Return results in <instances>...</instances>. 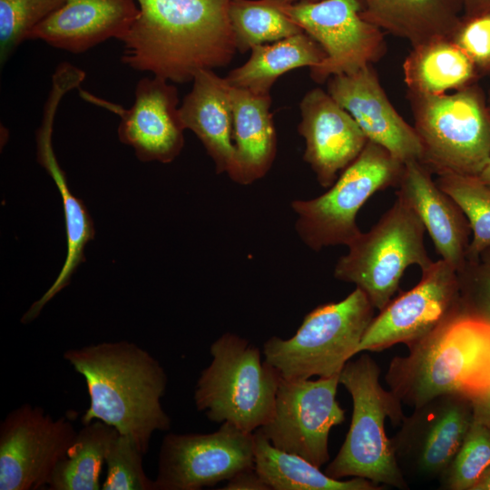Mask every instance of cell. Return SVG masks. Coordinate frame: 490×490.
<instances>
[{"instance_id": "8992f818", "label": "cell", "mask_w": 490, "mask_h": 490, "mask_svg": "<svg viewBox=\"0 0 490 490\" xmlns=\"http://www.w3.org/2000/svg\"><path fill=\"white\" fill-rule=\"evenodd\" d=\"M423 163L437 175L478 176L490 159V111L476 83L443 94L407 92Z\"/></svg>"}, {"instance_id": "83f0119b", "label": "cell", "mask_w": 490, "mask_h": 490, "mask_svg": "<svg viewBox=\"0 0 490 490\" xmlns=\"http://www.w3.org/2000/svg\"><path fill=\"white\" fill-rule=\"evenodd\" d=\"M117 434V429L101 420L83 425L65 457L56 466L47 489H102L100 475L105 454Z\"/></svg>"}, {"instance_id": "52a82bcc", "label": "cell", "mask_w": 490, "mask_h": 490, "mask_svg": "<svg viewBox=\"0 0 490 490\" xmlns=\"http://www.w3.org/2000/svg\"><path fill=\"white\" fill-rule=\"evenodd\" d=\"M375 309L356 288L344 299L322 304L308 313L293 337H271L265 341L264 359L285 379L339 375L357 355Z\"/></svg>"}, {"instance_id": "ffe728a7", "label": "cell", "mask_w": 490, "mask_h": 490, "mask_svg": "<svg viewBox=\"0 0 490 490\" xmlns=\"http://www.w3.org/2000/svg\"><path fill=\"white\" fill-rule=\"evenodd\" d=\"M138 15L136 0H66L27 40L80 54L110 38L122 41Z\"/></svg>"}, {"instance_id": "1f68e13d", "label": "cell", "mask_w": 490, "mask_h": 490, "mask_svg": "<svg viewBox=\"0 0 490 490\" xmlns=\"http://www.w3.org/2000/svg\"><path fill=\"white\" fill-rule=\"evenodd\" d=\"M66 0H0V61L5 64L32 30Z\"/></svg>"}, {"instance_id": "8fae6325", "label": "cell", "mask_w": 490, "mask_h": 490, "mask_svg": "<svg viewBox=\"0 0 490 490\" xmlns=\"http://www.w3.org/2000/svg\"><path fill=\"white\" fill-rule=\"evenodd\" d=\"M461 313L456 270L441 259L422 270L415 287L401 291L379 310L368 325L357 355L382 351L397 344L410 348Z\"/></svg>"}, {"instance_id": "7402d4cb", "label": "cell", "mask_w": 490, "mask_h": 490, "mask_svg": "<svg viewBox=\"0 0 490 490\" xmlns=\"http://www.w3.org/2000/svg\"><path fill=\"white\" fill-rule=\"evenodd\" d=\"M191 82L192 87L180 105L183 126L201 142L216 172L230 178L235 169V147L229 83L208 69L198 72Z\"/></svg>"}, {"instance_id": "d4e9b609", "label": "cell", "mask_w": 490, "mask_h": 490, "mask_svg": "<svg viewBox=\"0 0 490 490\" xmlns=\"http://www.w3.org/2000/svg\"><path fill=\"white\" fill-rule=\"evenodd\" d=\"M407 92L443 94L477 83L478 71L468 54L450 37L412 47L403 64Z\"/></svg>"}, {"instance_id": "277c9868", "label": "cell", "mask_w": 490, "mask_h": 490, "mask_svg": "<svg viewBox=\"0 0 490 490\" xmlns=\"http://www.w3.org/2000/svg\"><path fill=\"white\" fill-rule=\"evenodd\" d=\"M381 369L368 355L348 360L339 374V385L350 394L353 410L349 430L325 473L335 479L361 477L377 485L408 489L395 458L386 419L400 426L402 402L379 382Z\"/></svg>"}, {"instance_id": "4dcf8cb0", "label": "cell", "mask_w": 490, "mask_h": 490, "mask_svg": "<svg viewBox=\"0 0 490 490\" xmlns=\"http://www.w3.org/2000/svg\"><path fill=\"white\" fill-rule=\"evenodd\" d=\"M490 466V427L473 420L452 461L439 477V489L472 490Z\"/></svg>"}, {"instance_id": "f35d334b", "label": "cell", "mask_w": 490, "mask_h": 490, "mask_svg": "<svg viewBox=\"0 0 490 490\" xmlns=\"http://www.w3.org/2000/svg\"><path fill=\"white\" fill-rule=\"evenodd\" d=\"M472 490H490V466L483 473Z\"/></svg>"}, {"instance_id": "e575fe53", "label": "cell", "mask_w": 490, "mask_h": 490, "mask_svg": "<svg viewBox=\"0 0 490 490\" xmlns=\"http://www.w3.org/2000/svg\"><path fill=\"white\" fill-rule=\"evenodd\" d=\"M450 38L468 54L480 76L490 74V7L462 15Z\"/></svg>"}, {"instance_id": "6da1fadb", "label": "cell", "mask_w": 490, "mask_h": 490, "mask_svg": "<svg viewBox=\"0 0 490 490\" xmlns=\"http://www.w3.org/2000/svg\"><path fill=\"white\" fill-rule=\"evenodd\" d=\"M139 15L122 40V62L173 83L226 66L237 52L231 0H136Z\"/></svg>"}, {"instance_id": "44dd1931", "label": "cell", "mask_w": 490, "mask_h": 490, "mask_svg": "<svg viewBox=\"0 0 490 490\" xmlns=\"http://www.w3.org/2000/svg\"><path fill=\"white\" fill-rule=\"evenodd\" d=\"M423 163H405L396 191L417 214L427 230L436 252L456 271L466 261L469 222L458 204L432 179Z\"/></svg>"}, {"instance_id": "5b68a950", "label": "cell", "mask_w": 490, "mask_h": 490, "mask_svg": "<svg viewBox=\"0 0 490 490\" xmlns=\"http://www.w3.org/2000/svg\"><path fill=\"white\" fill-rule=\"evenodd\" d=\"M211 364L196 384L197 409L213 422H229L248 432L268 423L281 376L247 339L225 333L210 348Z\"/></svg>"}, {"instance_id": "60d3db41", "label": "cell", "mask_w": 490, "mask_h": 490, "mask_svg": "<svg viewBox=\"0 0 490 490\" xmlns=\"http://www.w3.org/2000/svg\"><path fill=\"white\" fill-rule=\"evenodd\" d=\"M270 1L277 5H289V4H294V3L301 2V1H316V0H270Z\"/></svg>"}, {"instance_id": "b9f144b4", "label": "cell", "mask_w": 490, "mask_h": 490, "mask_svg": "<svg viewBox=\"0 0 490 490\" xmlns=\"http://www.w3.org/2000/svg\"><path fill=\"white\" fill-rule=\"evenodd\" d=\"M488 103L490 104V90H489V93H488Z\"/></svg>"}, {"instance_id": "d590c367", "label": "cell", "mask_w": 490, "mask_h": 490, "mask_svg": "<svg viewBox=\"0 0 490 490\" xmlns=\"http://www.w3.org/2000/svg\"><path fill=\"white\" fill-rule=\"evenodd\" d=\"M467 397L472 406L474 421L490 427V370Z\"/></svg>"}, {"instance_id": "603a6c76", "label": "cell", "mask_w": 490, "mask_h": 490, "mask_svg": "<svg viewBox=\"0 0 490 490\" xmlns=\"http://www.w3.org/2000/svg\"><path fill=\"white\" fill-rule=\"evenodd\" d=\"M235 169L230 179L242 185L263 178L277 152V134L270 113V94L230 86Z\"/></svg>"}, {"instance_id": "30bf717a", "label": "cell", "mask_w": 490, "mask_h": 490, "mask_svg": "<svg viewBox=\"0 0 490 490\" xmlns=\"http://www.w3.org/2000/svg\"><path fill=\"white\" fill-rule=\"evenodd\" d=\"M326 54L310 69L318 83L343 74H351L378 62L386 54L384 31L361 15V0L301 1L277 5Z\"/></svg>"}, {"instance_id": "7c38bea8", "label": "cell", "mask_w": 490, "mask_h": 490, "mask_svg": "<svg viewBox=\"0 0 490 490\" xmlns=\"http://www.w3.org/2000/svg\"><path fill=\"white\" fill-rule=\"evenodd\" d=\"M254 432L231 423L208 434L171 433L162 439L156 490H200L254 467Z\"/></svg>"}, {"instance_id": "ab89813d", "label": "cell", "mask_w": 490, "mask_h": 490, "mask_svg": "<svg viewBox=\"0 0 490 490\" xmlns=\"http://www.w3.org/2000/svg\"><path fill=\"white\" fill-rule=\"evenodd\" d=\"M477 177L490 187V159Z\"/></svg>"}, {"instance_id": "d6986e66", "label": "cell", "mask_w": 490, "mask_h": 490, "mask_svg": "<svg viewBox=\"0 0 490 490\" xmlns=\"http://www.w3.org/2000/svg\"><path fill=\"white\" fill-rule=\"evenodd\" d=\"M71 90L72 87L67 81L61 78L53 80L44 107L42 122L36 132L37 162L52 177L63 199L67 240L66 257L54 283L23 316L21 321L24 324L33 321L43 308L69 285L74 272L85 261L84 248L93 239L95 233L93 221L87 208L68 187L65 173L59 165L52 142L56 111L63 97Z\"/></svg>"}, {"instance_id": "484cf974", "label": "cell", "mask_w": 490, "mask_h": 490, "mask_svg": "<svg viewBox=\"0 0 490 490\" xmlns=\"http://www.w3.org/2000/svg\"><path fill=\"white\" fill-rule=\"evenodd\" d=\"M249 59L225 77L233 87L267 95L284 74L319 65L326 58L321 46L308 34L300 32L287 38L253 47Z\"/></svg>"}, {"instance_id": "e0dca14e", "label": "cell", "mask_w": 490, "mask_h": 490, "mask_svg": "<svg viewBox=\"0 0 490 490\" xmlns=\"http://www.w3.org/2000/svg\"><path fill=\"white\" fill-rule=\"evenodd\" d=\"M327 92L352 116L368 141L404 164L422 162L423 146L414 126L390 103L372 64L328 78Z\"/></svg>"}, {"instance_id": "d6a6232c", "label": "cell", "mask_w": 490, "mask_h": 490, "mask_svg": "<svg viewBox=\"0 0 490 490\" xmlns=\"http://www.w3.org/2000/svg\"><path fill=\"white\" fill-rule=\"evenodd\" d=\"M144 454L128 436L118 434L105 454L106 477L103 490H156L143 469Z\"/></svg>"}, {"instance_id": "836d02e7", "label": "cell", "mask_w": 490, "mask_h": 490, "mask_svg": "<svg viewBox=\"0 0 490 490\" xmlns=\"http://www.w3.org/2000/svg\"><path fill=\"white\" fill-rule=\"evenodd\" d=\"M456 273L461 312L490 323V248Z\"/></svg>"}, {"instance_id": "4fadbf2b", "label": "cell", "mask_w": 490, "mask_h": 490, "mask_svg": "<svg viewBox=\"0 0 490 490\" xmlns=\"http://www.w3.org/2000/svg\"><path fill=\"white\" fill-rule=\"evenodd\" d=\"M473 420L470 400L460 392L436 396L415 407L390 438L405 479L417 483L438 480Z\"/></svg>"}, {"instance_id": "ac0fdd59", "label": "cell", "mask_w": 490, "mask_h": 490, "mask_svg": "<svg viewBox=\"0 0 490 490\" xmlns=\"http://www.w3.org/2000/svg\"><path fill=\"white\" fill-rule=\"evenodd\" d=\"M299 110L298 131L306 143L303 160L318 182L329 188L368 140L352 116L321 88L307 92Z\"/></svg>"}, {"instance_id": "7a4b0ae2", "label": "cell", "mask_w": 490, "mask_h": 490, "mask_svg": "<svg viewBox=\"0 0 490 490\" xmlns=\"http://www.w3.org/2000/svg\"><path fill=\"white\" fill-rule=\"evenodd\" d=\"M64 358L85 380L90 404L83 425L101 420L130 436L145 455L153 433L172 420L161 399L167 375L147 350L126 340L69 348Z\"/></svg>"}, {"instance_id": "f546056e", "label": "cell", "mask_w": 490, "mask_h": 490, "mask_svg": "<svg viewBox=\"0 0 490 490\" xmlns=\"http://www.w3.org/2000/svg\"><path fill=\"white\" fill-rule=\"evenodd\" d=\"M437 185L458 204L466 215L473 240L466 260H474L490 248V187L477 176L445 173L438 175Z\"/></svg>"}, {"instance_id": "f1b7e54d", "label": "cell", "mask_w": 490, "mask_h": 490, "mask_svg": "<svg viewBox=\"0 0 490 490\" xmlns=\"http://www.w3.org/2000/svg\"><path fill=\"white\" fill-rule=\"evenodd\" d=\"M229 18L240 53L303 32L270 0H231Z\"/></svg>"}, {"instance_id": "4316f807", "label": "cell", "mask_w": 490, "mask_h": 490, "mask_svg": "<svg viewBox=\"0 0 490 490\" xmlns=\"http://www.w3.org/2000/svg\"><path fill=\"white\" fill-rule=\"evenodd\" d=\"M254 466L273 490H380L361 477L335 479L302 456L276 448L258 428L254 431Z\"/></svg>"}, {"instance_id": "9a60e30c", "label": "cell", "mask_w": 490, "mask_h": 490, "mask_svg": "<svg viewBox=\"0 0 490 490\" xmlns=\"http://www.w3.org/2000/svg\"><path fill=\"white\" fill-rule=\"evenodd\" d=\"M76 434L70 415L54 419L30 404L12 410L0 425V489L47 488Z\"/></svg>"}, {"instance_id": "ba28073f", "label": "cell", "mask_w": 490, "mask_h": 490, "mask_svg": "<svg viewBox=\"0 0 490 490\" xmlns=\"http://www.w3.org/2000/svg\"><path fill=\"white\" fill-rule=\"evenodd\" d=\"M425 231L414 210L397 197L368 232H360L348 245V254L335 265L334 277L355 284L379 311L393 299L410 265L425 270L433 264L425 248Z\"/></svg>"}, {"instance_id": "2e32d148", "label": "cell", "mask_w": 490, "mask_h": 490, "mask_svg": "<svg viewBox=\"0 0 490 490\" xmlns=\"http://www.w3.org/2000/svg\"><path fill=\"white\" fill-rule=\"evenodd\" d=\"M172 83L155 75L141 79L134 90V102L128 109L85 91L80 93L119 116V140L131 146L140 161L170 163L183 148L185 130L178 90Z\"/></svg>"}, {"instance_id": "8d00e7d4", "label": "cell", "mask_w": 490, "mask_h": 490, "mask_svg": "<svg viewBox=\"0 0 490 490\" xmlns=\"http://www.w3.org/2000/svg\"><path fill=\"white\" fill-rule=\"evenodd\" d=\"M223 490H270L264 482L255 466L245 469L227 481Z\"/></svg>"}, {"instance_id": "5bb4252c", "label": "cell", "mask_w": 490, "mask_h": 490, "mask_svg": "<svg viewBox=\"0 0 490 490\" xmlns=\"http://www.w3.org/2000/svg\"><path fill=\"white\" fill-rule=\"evenodd\" d=\"M339 375L317 380L280 378L270 420L259 429L276 448L318 467L329 460L330 429L345 420L337 401Z\"/></svg>"}, {"instance_id": "cb8c5ba5", "label": "cell", "mask_w": 490, "mask_h": 490, "mask_svg": "<svg viewBox=\"0 0 490 490\" xmlns=\"http://www.w3.org/2000/svg\"><path fill=\"white\" fill-rule=\"evenodd\" d=\"M362 16L412 47L450 37L463 15L462 0H361Z\"/></svg>"}, {"instance_id": "7bdbcfd3", "label": "cell", "mask_w": 490, "mask_h": 490, "mask_svg": "<svg viewBox=\"0 0 490 490\" xmlns=\"http://www.w3.org/2000/svg\"><path fill=\"white\" fill-rule=\"evenodd\" d=\"M489 111H490V104H489Z\"/></svg>"}, {"instance_id": "74e56055", "label": "cell", "mask_w": 490, "mask_h": 490, "mask_svg": "<svg viewBox=\"0 0 490 490\" xmlns=\"http://www.w3.org/2000/svg\"><path fill=\"white\" fill-rule=\"evenodd\" d=\"M463 15H473L490 7V0H462Z\"/></svg>"}, {"instance_id": "9c48e42d", "label": "cell", "mask_w": 490, "mask_h": 490, "mask_svg": "<svg viewBox=\"0 0 490 490\" xmlns=\"http://www.w3.org/2000/svg\"><path fill=\"white\" fill-rule=\"evenodd\" d=\"M404 167L384 147L368 141L325 193L291 201L299 239L314 251L348 246L361 232L356 220L358 211L376 192L397 187Z\"/></svg>"}, {"instance_id": "3957f363", "label": "cell", "mask_w": 490, "mask_h": 490, "mask_svg": "<svg viewBox=\"0 0 490 490\" xmlns=\"http://www.w3.org/2000/svg\"><path fill=\"white\" fill-rule=\"evenodd\" d=\"M408 349L385 376L402 403L415 408L446 393L468 397L490 370V323L461 313Z\"/></svg>"}]
</instances>
